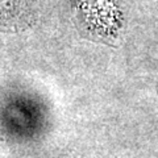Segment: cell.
<instances>
[{
	"mask_svg": "<svg viewBox=\"0 0 158 158\" xmlns=\"http://www.w3.org/2000/svg\"><path fill=\"white\" fill-rule=\"evenodd\" d=\"M87 24L96 33L111 36L117 28V9L112 0H82Z\"/></svg>",
	"mask_w": 158,
	"mask_h": 158,
	"instance_id": "1",
	"label": "cell"
}]
</instances>
